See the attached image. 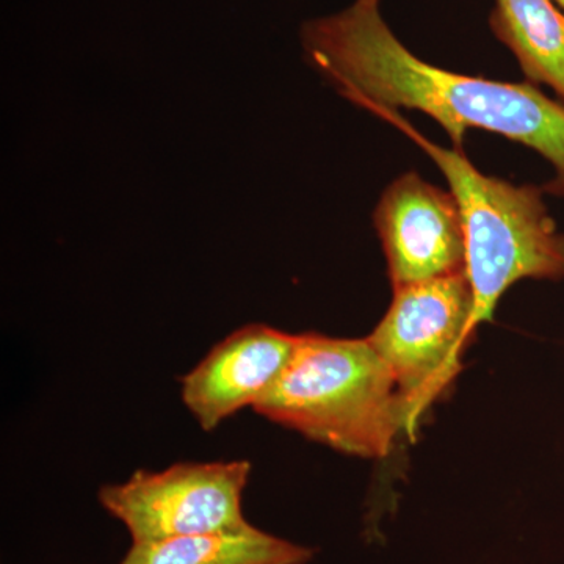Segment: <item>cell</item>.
<instances>
[{
	"label": "cell",
	"instance_id": "cell-9",
	"mask_svg": "<svg viewBox=\"0 0 564 564\" xmlns=\"http://www.w3.org/2000/svg\"><path fill=\"white\" fill-rule=\"evenodd\" d=\"M533 85H547L564 104V11L554 0H494L489 17Z\"/></svg>",
	"mask_w": 564,
	"mask_h": 564
},
{
	"label": "cell",
	"instance_id": "cell-3",
	"mask_svg": "<svg viewBox=\"0 0 564 564\" xmlns=\"http://www.w3.org/2000/svg\"><path fill=\"white\" fill-rule=\"evenodd\" d=\"M406 133L451 185L466 237V274L475 293V323L491 322L511 285L527 278L563 280L564 236L543 199L544 188L486 176L462 151L445 150L399 111H370Z\"/></svg>",
	"mask_w": 564,
	"mask_h": 564
},
{
	"label": "cell",
	"instance_id": "cell-2",
	"mask_svg": "<svg viewBox=\"0 0 564 564\" xmlns=\"http://www.w3.org/2000/svg\"><path fill=\"white\" fill-rule=\"evenodd\" d=\"M254 411L344 454L381 458L406 430L402 395L369 339L300 334L299 347Z\"/></svg>",
	"mask_w": 564,
	"mask_h": 564
},
{
	"label": "cell",
	"instance_id": "cell-8",
	"mask_svg": "<svg viewBox=\"0 0 564 564\" xmlns=\"http://www.w3.org/2000/svg\"><path fill=\"white\" fill-rule=\"evenodd\" d=\"M313 549L282 540L248 524L223 530L132 544L120 564H307Z\"/></svg>",
	"mask_w": 564,
	"mask_h": 564
},
{
	"label": "cell",
	"instance_id": "cell-11",
	"mask_svg": "<svg viewBox=\"0 0 564 564\" xmlns=\"http://www.w3.org/2000/svg\"><path fill=\"white\" fill-rule=\"evenodd\" d=\"M366 2H375V3H380V0H366Z\"/></svg>",
	"mask_w": 564,
	"mask_h": 564
},
{
	"label": "cell",
	"instance_id": "cell-6",
	"mask_svg": "<svg viewBox=\"0 0 564 564\" xmlns=\"http://www.w3.org/2000/svg\"><path fill=\"white\" fill-rule=\"evenodd\" d=\"M393 289L466 272V237L454 193L406 173L373 212Z\"/></svg>",
	"mask_w": 564,
	"mask_h": 564
},
{
	"label": "cell",
	"instance_id": "cell-10",
	"mask_svg": "<svg viewBox=\"0 0 564 564\" xmlns=\"http://www.w3.org/2000/svg\"><path fill=\"white\" fill-rule=\"evenodd\" d=\"M556 6L562 7V10L564 11V0H554Z\"/></svg>",
	"mask_w": 564,
	"mask_h": 564
},
{
	"label": "cell",
	"instance_id": "cell-4",
	"mask_svg": "<svg viewBox=\"0 0 564 564\" xmlns=\"http://www.w3.org/2000/svg\"><path fill=\"white\" fill-rule=\"evenodd\" d=\"M475 326L466 272L393 289L388 314L367 339L393 375L408 432L458 373L459 352Z\"/></svg>",
	"mask_w": 564,
	"mask_h": 564
},
{
	"label": "cell",
	"instance_id": "cell-7",
	"mask_svg": "<svg viewBox=\"0 0 564 564\" xmlns=\"http://www.w3.org/2000/svg\"><path fill=\"white\" fill-rule=\"evenodd\" d=\"M300 336L248 325L215 345L182 380V400L210 432L247 406H256L291 362Z\"/></svg>",
	"mask_w": 564,
	"mask_h": 564
},
{
	"label": "cell",
	"instance_id": "cell-1",
	"mask_svg": "<svg viewBox=\"0 0 564 564\" xmlns=\"http://www.w3.org/2000/svg\"><path fill=\"white\" fill-rule=\"evenodd\" d=\"M306 61L364 110L423 111L443 126L456 150L467 129H484L540 152L555 169L544 192L564 196V104L536 85L511 84L437 68L393 35L378 3L356 0L304 22Z\"/></svg>",
	"mask_w": 564,
	"mask_h": 564
},
{
	"label": "cell",
	"instance_id": "cell-5",
	"mask_svg": "<svg viewBox=\"0 0 564 564\" xmlns=\"http://www.w3.org/2000/svg\"><path fill=\"white\" fill-rule=\"evenodd\" d=\"M250 473L248 462L139 470L124 484L104 486L99 502L124 524L132 544L243 529L250 524L242 510Z\"/></svg>",
	"mask_w": 564,
	"mask_h": 564
}]
</instances>
